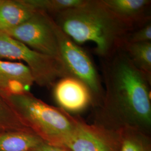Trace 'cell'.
Masks as SVG:
<instances>
[{"instance_id": "8fae6325", "label": "cell", "mask_w": 151, "mask_h": 151, "mask_svg": "<svg viewBox=\"0 0 151 151\" xmlns=\"http://www.w3.org/2000/svg\"><path fill=\"white\" fill-rule=\"evenodd\" d=\"M38 11L30 0H0V32L20 25Z\"/></svg>"}, {"instance_id": "9a60e30c", "label": "cell", "mask_w": 151, "mask_h": 151, "mask_svg": "<svg viewBox=\"0 0 151 151\" xmlns=\"http://www.w3.org/2000/svg\"><path fill=\"white\" fill-rule=\"evenodd\" d=\"M16 130L29 129L24 124L10 102L0 95V133Z\"/></svg>"}, {"instance_id": "277c9868", "label": "cell", "mask_w": 151, "mask_h": 151, "mask_svg": "<svg viewBox=\"0 0 151 151\" xmlns=\"http://www.w3.org/2000/svg\"><path fill=\"white\" fill-rule=\"evenodd\" d=\"M0 59L27 65L32 73L35 83L42 87H53L60 78L71 76L65 65L58 60L36 52L1 32Z\"/></svg>"}, {"instance_id": "3957f363", "label": "cell", "mask_w": 151, "mask_h": 151, "mask_svg": "<svg viewBox=\"0 0 151 151\" xmlns=\"http://www.w3.org/2000/svg\"><path fill=\"white\" fill-rule=\"evenodd\" d=\"M6 99L27 129L44 143L61 146L75 129L78 118L45 103L30 92Z\"/></svg>"}, {"instance_id": "7c38bea8", "label": "cell", "mask_w": 151, "mask_h": 151, "mask_svg": "<svg viewBox=\"0 0 151 151\" xmlns=\"http://www.w3.org/2000/svg\"><path fill=\"white\" fill-rule=\"evenodd\" d=\"M43 142L29 130L0 133V151H32Z\"/></svg>"}, {"instance_id": "9c48e42d", "label": "cell", "mask_w": 151, "mask_h": 151, "mask_svg": "<svg viewBox=\"0 0 151 151\" xmlns=\"http://www.w3.org/2000/svg\"><path fill=\"white\" fill-rule=\"evenodd\" d=\"M35 83L32 73L24 63L0 59V95L3 97L30 92Z\"/></svg>"}, {"instance_id": "7a4b0ae2", "label": "cell", "mask_w": 151, "mask_h": 151, "mask_svg": "<svg viewBox=\"0 0 151 151\" xmlns=\"http://www.w3.org/2000/svg\"><path fill=\"white\" fill-rule=\"evenodd\" d=\"M52 17L76 43L95 44L96 53L102 60L122 48L134 30L115 16L101 0H84L81 5Z\"/></svg>"}, {"instance_id": "30bf717a", "label": "cell", "mask_w": 151, "mask_h": 151, "mask_svg": "<svg viewBox=\"0 0 151 151\" xmlns=\"http://www.w3.org/2000/svg\"><path fill=\"white\" fill-rule=\"evenodd\" d=\"M120 21L133 30L151 22L150 0H101Z\"/></svg>"}, {"instance_id": "e0dca14e", "label": "cell", "mask_w": 151, "mask_h": 151, "mask_svg": "<svg viewBox=\"0 0 151 151\" xmlns=\"http://www.w3.org/2000/svg\"><path fill=\"white\" fill-rule=\"evenodd\" d=\"M148 42H151V22L130 32L125 43H135Z\"/></svg>"}, {"instance_id": "52a82bcc", "label": "cell", "mask_w": 151, "mask_h": 151, "mask_svg": "<svg viewBox=\"0 0 151 151\" xmlns=\"http://www.w3.org/2000/svg\"><path fill=\"white\" fill-rule=\"evenodd\" d=\"M61 146L70 151H120L119 130L99 123L88 124L78 118L75 129Z\"/></svg>"}, {"instance_id": "2e32d148", "label": "cell", "mask_w": 151, "mask_h": 151, "mask_svg": "<svg viewBox=\"0 0 151 151\" xmlns=\"http://www.w3.org/2000/svg\"><path fill=\"white\" fill-rule=\"evenodd\" d=\"M30 1L39 11H44L53 17L81 5L84 0H30Z\"/></svg>"}, {"instance_id": "4fadbf2b", "label": "cell", "mask_w": 151, "mask_h": 151, "mask_svg": "<svg viewBox=\"0 0 151 151\" xmlns=\"http://www.w3.org/2000/svg\"><path fill=\"white\" fill-rule=\"evenodd\" d=\"M118 129L120 136V151H151V140L147 133L129 127Z\"/></svg>"}, {"instance_id": "6da1fadb", "label": "cell", "mask_w": 151, "mask_h": 151, "mask_svg": "<svg viewBox=\"0 0 151 151\" xmlns=\"http://www.w3.org/2000/svg\"><path fill=\"white\" fill-rule=\"evenodd\" d=\"M102 68L105 87L102 115L107 122L104 125L148 132L151 125V78L135 67L122 48L103 60Z\"/></svg>"}, {"instance_id": "5bb4252c", "label": "cell", "mask_w": 151, "mask_h": 151, "mask_svg": "<svg viewBox=\"0 0 151 151\" xmlns=\"http://www.w3.org/2000/svg\"><path fill=\"white\" fill-rule=\"evenodd\" d=\"M122 48L135 67L151 78V42L124 43Z\"/></svg>"}, {"instance_id": "ba28073f", "label": "cell", "mask_w": 151, "mask_h": 151, "mask_svg": "<svg viewBox=\"0 0 151 151\" xmlns=\"http://www.w3.org/2000/svg\"><path fill=\"white\" fill-rule=\"evenodd\" d=\"M53 97L60 108L69 113H78L93 101L86 85L72 76L60 79L53 87Z\"/></svg>"}, {"instance_id": "5b68a950", "label": "cell", "mask_w": 151, "mask_h": 151, "mask_svg": "<svg viewBox=\"0 0 151 151\" xmlns=\"http://www.w3.org/2000/svg\"><path fill=\"white\" fill-rule=\"evenodd\" d=\"M62 60L71 76L84 83L91 92L93 101H102L104 88L97 69L86 52L63 32L53 18Z\"/></svg>"}, {"instance_id": "8992f818", "label": "cell", "mask_w": 151, "mask_h": 151, "mask_svg": "<svg viewBox=\"0 0 151 151\" xmlns=\"http://www.w3.org/2000/svg\"><path fill=\"white\" fill-rule=\"evenodd\" d=\"M4 33L32 50L63 63L53 27V17L46 12L38 11L27 21Z\"/></svg>"}, {"instance_id": "ac0fdd59", "label": "cell", "mask_w": 151, "mask_h": 151, "mask_svg": "<svg viewBox=\"0 0 151 151\" xmlns=\"http://www.w3.org/2000/svg\"><path fill=\"white\" fill-rule=\"evenodd\" d=\"M32 151H70L62 146L51 145L43 142Z\"/></svg>"}]
</instances>
